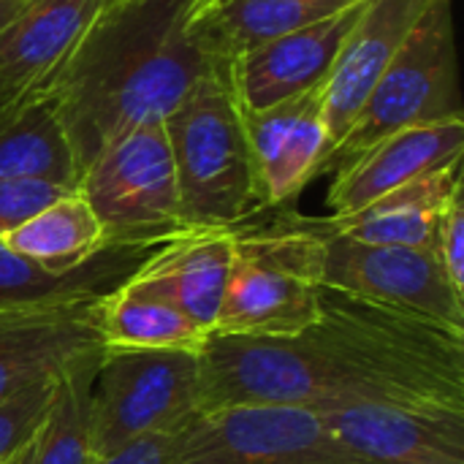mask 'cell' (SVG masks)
Here are the masks:
<instances>
[{"label": "cell", "mask_w": 464, "mask_h": 464, "mask_svg": "<svg viewBox=\"0 0 464 464\" xmlns=\"http://www.w3.org/2000/svg\"><path fill=\"white\" fill-rule=\"evenodd\" d=\"M462 155L464 120L389 133L337 166V177L329 188V207L334 215H351L402 185L462 163Z\"/></svg>", "instance_id": "obj_16"}, {"label": "cell", "mask_w": 464, "mask_h": 464, "mask_svg": "<svg viewBox=\"0 0 464 464\" xmlns=\"http://www.w3.org/2000/svg\"><path fill=\"white\" fill-rule=\"evenodd\" d=\"M68 190L73 188H63V185L44 182V179H3L0 182V239Z\"/></svg>", "instance_id": "obj_27"}, {"label": "cell", "mask_w": 464, "mask_h": 464, "mask_svg": "<svg viewBox=\"0 0 464 464\" xmlns=\"http://www.w3.org/2000/svg\"><path fill=\"white\" fill-rule=\"evenodd\" d=\"M237 405H326L321 370L296 337H231L209 332L201 348V413Z\"/></svg>", "instance_id": "obj_10"}, {"label": "cell", "mask_w": 464, "mask_h": 464, "mask_svg": "<svg viewBox=\"0 0 464 464\" xmlns=\"http://www.w3.org/2000/svg\"><path fill=\"white\" fill-rule=\"evenodd\" d=\"M464 188H459L451 201L446 204L440 223H438V234H435V245L432 253L438 256L443 272L449 275L451 285L464 294Z\"/></svg>", "instance_id": "obj_28"}, {"label": "cell", "mask_w": 464, "mask_h": 464, "mask_svg": "<svg viewBox=\"0 0 464 464\" xmlns=\"http://www.w3.org/2000/svg\"><path fill=\"white\" fill-rule=\"evenodd\" d=\"M11 253L68 275L95 258L106 245V231L79 190H68L0 239Z\"/></svg>", "instance_id": "obj_24"}, {"label": "cell", "mask_w": 464, "mask_h": 464, "mask_svg": "<svg viewBox=\"0 0 464 464\" xmlns=\"http://www.w3.org/2000/svg\"><path fill=\"white\" fill-rule=\"evenodd\" d=\"M98 332L103 351L133 348L201 353L209 337L169 296L141 280L139 272L98 302Z\"/></svg>", "instance_id": "obj_22"}, {"label": "cell", "mask_w": 464, "mask_h": 464, "mask_svg": "<svg viewBox=\"0 0 464 464\" xmlns=\"http://www.w3.org/2000/svg\"><path fill=\"white\" fill-rule=\"evenodd\" d=\"M166 242V239H163ZM106 245L95 258L68 275L44 269L41 264L11 253L0 242V310L5 307H35L63 304L90 296H103L133 277L141 264L163 245Z\"/></svg>", "instance_id": "obj_20"}, {"label": "cell", "mask_w": 464, "mask_h": 464, "mask_svg": "<svg viewBox=\"0 0 464 464\" xmlns=\"http://www.w3.org/2000/svg\"><path fill=\"white\" fill-rule=\"evenodd\" d=\"M98 362L63 375L54 400L33 440V464H92L90 449V392Z\"/></svg>", "instance_id": "obj_25"}, {"label": "cell", "mask_w": 464, "mask_h": 464, "mask_svg": "<svg viewBox=\"0 0 464 464\" xmlns=\"http://www.w3.org/2000/svg\"><path fill=\"white\" fill-rule=\"evenodd\" d=\"M318 413L367 464H464V408L348 402Z\"/></svg>", "instance_id": "obj_12"}, {"label": "cell", "mask_w": 464, "mask_h": 464, "mask_svg": "<svg viewBox=\"0 0 464 464\" xmlns=\"http://www.w3.org/2000/svg\"><path fill=\"white\" fill-rule=\"evenodd\" d=\"M446 120H464V101L451 0H435L362 103L326 171L389 133Z\"/></svg>", "instance_id": "obj_5"}, {"label": "cell", "mask_w": 464, "mask_h": 464, "mask_svg": "<svg viewBox=\"0 0 464 464\" xmlns=\"http://www.w3.org/2000/svg\"><path fill=\"white\" fill-rule=\"evenodd\" d=\"M33 440H35V438H33ZM33 440L14 457V462L11 464H33Z\"/></svg>", "instance_id": "obj_31"}, {"label": "cell", "mask_w": 464, "mask_h": 464, "mask_svg": "<svg viewBox=\"0 0 464 464\" xmlns=\"http://www.w3.org/2000/svg\"><path fill=\"white\" fill-rule=\"evenodd\" d=\"M234 261V228L182 231L166 239L139 277L169 296L196 326L215 332Z\"/></svg>", "instance_id": "obj_18"}, {"label": "cell", "mask_w": 464, "mask_h": 464, "mask_svg": "<svg viewBox=\"0 0 464 464\" xmlns=\"http://www.w3.org/2000/svg\"><path fill=\"white\" fill-rule=\"evenodd\" d=\"M324 237L315 218L283 212L234 228V261L215 324L231 337H296L321 313Z\"/></svg>", "instance_id": "obj_4"}, {"label": "cell", "mask_w": 464, "mask_h": 464, "mask_svg": "<svg viewBox=\"0 0 464 464\" xmlns=\"http://www.w3.org/2000/svg\"><path fill=\"white\" fill-rule=\"evenodd\" d=\"M24 3H27V0H0V27H3Z\"/></svg>", "instance_id": "obj_30"}, {"label": "cell", "mask_w": 464, "mask_h": 464, "mask_svg": "<svg viewBox=\"0 0 464 464\" xmlns=\"http://www.w3.org/2000/svg\"><path fill=\"white\" fill-rule=\"evenodd\" d=\"M103 296L0 310V402L101 359L98 302Z\"/></svg>", "instance_id": "obj_11"}, {"label": "cell", "mask_w": 464, "mask_h": 464, "mask_svg": "<svg viewBox=\"0 0 464 464\" xmlns=\"http://www.w3.org/2000/svg\"><path fill=\"white\" fill-rule=\"evenodd\" d=\"M315 226L324 237V288L464 332V294L432 250L353 242L329 231L324 218Z\"/></svg>", "instance_id": "obj_9"}, {"label": "cell", "mask_w": 464, "mask_h": 464, "mask_svg": "<svg viewBox=\"0 0 464 464\" xmlns=\"http://www.w3.org/2000/svg\"><path fill=\"white\" fill-rule=\"evenodd\" d=\"M362 8L364 3L231 57L226 73L239 109L258 111L324 87L362 16Z\"/></svg>", "instance_id": "obj_13"}, {"label": "cell", "mask_w": 464, "mask_h": 464, "mask_svg": "<svg viewBox=\"0 0 464 464\" xmlns=\"http://www.w3.org/2000/svg\"><path fill=\"white\" fill-rule=\"evenodd\" d=\"M182 231L239 228L261 209L242 109L226 63L209 71L163 120Z\"/></svg>", "instance_id": "obj_3"}, {"label": "cell", "mask_w": 464, "mask_h": 464, "mask_svg": "<svg viewBox=\"0 0 464 464\" xmlns=\"http://www.w3.org/2000/svg\"><path fill=\"white\" fill-rule=\"evenodd\" d=\"M435 0H367L362 16L321 87L324 122L329 133V158L345 139L362 103L381 73L397 57L400 46ZM329 166V160H326Z\"/></svg>", "instance_id": "obj_15"}, {"label": "cell", "mask_w": 464, "mask_h": 464, "mask_svg": "<svg viewBox=\"0 0 464 464\" xmlns=\"http://www.w3.org/2000/svg\"><path fill=\"white\" fill-rule=\"evenodd\" d=\"M182 427L144 435V438H139V440L117 449L114 454L95 459L92 464H171V457H174V449H177V440H179Z\"/></svg>", "instance_id": "obj_29"}, {"label": "cell", "mask_w": 464, "mask_h": 464, "mask_svg": "<svg viewBox=\"0 0 464 464\" xmlns=\"http://www.w3.org/2000/svg\"><path fill=\"white\" fill-rule=\"evenodd\" d=\"M44 179L63 188L79 182V171L44 90L0 98V182Z\"/></svg>", "instance_id": "obj_21"}, {"label": "cell", "mask_w": 464, "mask_h": 464, "mask_svg": "<svg viewBox=\"0 0 464 464\" xmlns=\"http://www.w3.org/2000/svg\"><path fill=\"white\" fill-rule=\"evenodd\" d=\"M171 464H367L310 408L237 405L196 413Z\"/></svg>", "instance_id": "obj_8"}, {"label": "cell", "mask_w": 464, "mask_h": 464, "mask_svg": "<svg viewBox=\"0 0 464 464\" xmlns=\"http://www.w3.org/2000/svg\"><path fill=\"white\" fill-rule=\"evenodd\" d=\"M106 0H27L0 27V98L41 90Z\"/></svg>", "instance_id": "obj_17"}, {"label": "cell", "mask_w": 464, "mask_h": 464, "mask_svg": "<svg viewBox=\"0 0 464 464\" xmlns=\"http://www.w3.org/2000/svg\"><path fill=\"white\" fill-rule=\"evenodd\" d=\"M76 190L101 220L109 245L163 242L182 234L163 122L139 125L106 144L79 174Z\"/></svg>", "instance_id": "obj_7"}, {"label": "cell", "mask_w": 464, "mask_h": 464, "mask_svg": "<svg viewBox=\"0 0 464 464\" xmlns=\"http://www.w3.org/2000/svg\"><path fill=\"white\" fill-rule=\"evenodd\" d=\"M57 381L60 378L38 381L0 402V464L14 462V457L35 438L54 400Z\"/></svg>", "instance_id": "obj_26"}, {"label": "cell", "mask_w": 464, "mask_h": 464, "mask_svg": "<svg viewBox=\"0 0 464 464\" xmlns=\"http://www.w3.org/2000/svg\"><path fill=\"white\" fill-rule=\"evenodd\" d=\"M459 188H464L462 163H454L402 185L351 215L324 218V223L329 231L353 242L432 250L440 215Z\"/></svg>", "instance_id": "obj_19"}, {"label": "cell", "mask_w": 464, "mask_h": 464, "mask_svg": "<svg viewBox=\"0 0 464 464\" xmlns=\"http://www.w3.org/2000/svg\"><path fill=\"white\" fill-rule=\"evenodd\" d=\"M367 0H207L196 30L212 57L228 63L239 52L283 33L315 24Z\"/></svg>", "instance_id": "obj_23"}, {"label": "cell", "mask_w": 464, "mask_h": 464, "mask_svg": "<svg viewBox=\"0 0 464 464\" xmlns=\"http://www.w3.org/2000/svg\"><path fill=\"white\" fill-rule=\"evenodd\" d=\"M201 405V353L196 351H103L90 392V449H117L188 424Z\"/></svg>", "instance_id": "obj_6"}, {"label": "cell", "mask_w": 464, "mask_h": 464, "mask_svg": "<svg viewBox=\"0 0 464 464\" xmlns=\"http://www.w3.org/2000/svg\"><path fill=\"white\" fill-rule=\"evenodd\" d=\"M207 0H106L68 60L41 87L76 171L122 133L163 122L218 65L196 19Z\"/></svg>", "instance_id": "obj_1"}, {"label": "cell", "mask_w": 464, "mask_h": 464, "mask_svg": "<svg viewBox=\"0 0 464 464\" xmlns=\"http://www.w3.org/2000/svg\"><path fill=\"white\" fill-rule=\"evenodd\" d=\"M242 120L261 209L294 201L313 177L326 171L329 133L321 87L258 111H242Z\"/></svg>", "instance_id": "obj_14"}, {"label": "cell", "mask_w": 464, "mask_h": 464, "mask_svg": "<svg viewBox=\"0 0 464 464\" xmlns=\"http://www.w3.org/2000/svg\"><path fill=\"white\" fill-rule=\"evenodd\" d=\"M318 321L302 332L326 408L348 402L464 408V332L321 288Z\"/></svg>", "instance_id": "obj_2"}]
</instances>
